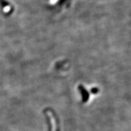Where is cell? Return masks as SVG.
I'll return each mask as SVG.
<instances>
[{
	"label": "cell",
	"instance_id": "cell-1",
	"mask_svg": "<svg viewBox=\"0 0 131 131\" xmlns=\"http://www.w3.org/2000/svg\"><path fill=\"white\" fill-rule=\"evenodd\" d=\"M79 90L80 91V92H81V95H82V100H83V102L86 103L87 101H88L89 98V94L88 93V92L86 91V89H85L84 87L83 86H81L80 85L79 86Z\"/></svg>",
	"mask_w": 131,
	"mask_h": 131
},
{
	"label": "cell",
	"instance_id": "cell-2",
	"mask_svg": "<svg viewBox=\"0 0 131 131\" xmlns=\"http://www.w3.org/2000/svg\"><path fill=\"white\" fill-rule=\"evenodd\" d=\"M0 4H1V6L4 7H6L9 6V3L7 1H5V0H0Z\"/></svg>",
	"mask_w": 131,
	"mask_h": 131
},
{
	"label": "cell",
	"instance_id": "cell-3",
	"mask_svg": "<svg viewBox=\"0 0 131 131\" xmlns=\"http://www.w3.org/2000/svg\"><path fill=\"white\" fill-rule=\"evenodd\" d=\"M91 91V92L92 93V94H97V93L98 92V91H99V90H98V88H92Z\"/></svg>",
	"mask_w": 131,
	"mask_h": 131
}]
</instances>
